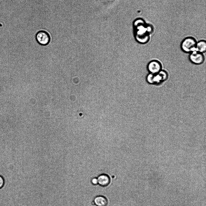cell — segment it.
Masks as SVG:
<instances>
[{
	"label": "cell",
	"instance_id": "obj_1",
	"mask_svg": "<svg viewBox=\"0 0 206 206\" xmlns=\"http://www.w3.org/2000/svg\"><path fill=\"white\" fill-rule=\"evenodd\" d=\"M133 25L134 36L136 41L141 44L148 43L150 40V35L153 32L152 26L147 24L141 18L135 19Z\"/></svg>",
	"mask_w": 206,
	"mask_h": 206
},
{
	"label": "cell",
	"instance_id": "obj_2",
	"mask_svg": "<svg viewBox=\"0 0 206 206\" xmlns=\"http://www.w3.org/2000/svg\"><path fill=\"white\" fill-rule=\"evenodd\" d=\"M197 42L193 37H187L181 41L180 44V49L184 53L189 54L195 50Z\"/></svg>",
	"mask_w": 206,
	"mask_h": 206
},
{
	"label": "cell",
	"instance_id": "obj_3",
	"mask_svg": "<svg viewBox=\"0 0 206 206\" xmlns=\"http://www.w3.org/2000/svg\"><path fill=\"white\" fill-rule=\"evenodd\" d=\"M36 39L37 43L40 45L46 46L51 42V37L46 31H40L36 34Z\"/></svg>",
	"mask_w": 206,
	"mask_h": 206
},
{
	"label": "cell",
	"instance_id": "obj_4",
	"mask_svg": "<svg viewBox=\"0 0 206 206\" xmlns=\"http://www.w3.org/2000/svg\"><path fill=\"white\" fill-rule=\"evenodd\" d=\"M188 59L191 63L196 65H201L205 61L204 54L196 50L189 53Z\"/></svg>",
	"mask_w": 206,
	"mask_h": 206
},
{
	"label": "cell",
	"instance_id": "obj_5",
	"mask_svg": "<svg viewBox=\"0 0 206 206\" xmlns=\"http://www.w3.org/2000/svg\"><path fill=\"white\" fill-rule=\"evenodd\" d=\"M147 69L148 73L156 74L162 69V65L160 62L158 60H152L147 64Z\"/></svg>",
	"mask_w": 206,
	"mask_h": 206
},
{
	"label": "cell",
	"instance_id": "obj_6",
	"mask_svg": "<svg viewBox=\"0 0 206 206\" xmlns=\"http://www.w3.org/2000/svg\"><path fill=\"white\" fill-rule=\"evenodd\" d=\"M98 185L103 187L108 186L111 182V179L109 176L105 173L101 174L97 177Z\"/></svg>",
	"mask_w": 206,
	"mask_h": 206
},
{
	"label": "cell",
	"instance_id": "obj_7",
	"mask_svg": "<svg viewBox=\"0 0 206 206\" xmlns=\"http://www.w3.org/2000/svg\"><path fill=\"white\" fill-rule=\"evenodd\" d=\"M93 203L95 206H107L108 201L105 197L99 195L94 198Z\"/></svg>",
	"mask_w": 206,
	"mask_h": 206
},
{
	"label": "cell",
	"instance_id": "obj_8",
	"mask_svg": "<svg viewBox=\"0 0 206 206\" xmlns=\"http://www.w3.org/2000/svg\"><path fill=\"white\" fill-rule=\"evenodd\" d=\"M195 50L203 54L205 53L206 51V41L201 40L197 42Z\"/></svg>",
	"mask_w": 206,
	"mask_h": 206
},
{
	"label": "cell",
	"instance_id": "obj_9",
	"mask_svg": "<svg viewBox=\"0 0 206 206\" xmlns=\"http://www.w3.org/2000/svg\"><path fill=\"white\" fill-rule=\"evenodd\" d=\"M154 74L148 73L146 75L145 78L146 81L149 84L154 85Z\"/></svg>",
	"mask_w": 206,
	"mask_h": 206
},
{
	"label": "cell",
	"instance_id": "obj_10",
	"mask_svg": "<svg viewBox=\"0 0 206 206\" xmlns=\"http://www.w3.org/2000/svg\"><path fill=\"white\" fill-rule=\"evenodd\" d=\"M159 72L162 76L164 82L166 81L168 77L167 72L166 70L162 69Z\"/></svg>",
	"mask_w": 206,
	"mask_h": 206
},
{
	"label": "cell",
	"instance_id": "obj_11",
	"mask_svg": "<svg viewBox=\"0 0 206 206\" xmlns=\"http://www.w3.org/2000/svg\"><path fill=\"white\" fill-rule=\"evenodd\" d=\"M90 182L91 184L93 185H98L97 177H94L92 178L91 179Z\"/></svg>",
	"mask_w": 206,
	"mask_h": 206
},
{
	"label": "cell",
	"instance_id": "obj_12",
	"mask_svg": "<svg viewBox=\"0 0 206 206\" xmlns=\"http://www.w3.org/2000/svg\"><path fill=\"white\" fill-rule=\"evenodd\" d=\"M4 184V181L2 178L0 176V188L2 187Z\"/></svg>",
	"mask_w": 206,
	"mask_h": 206
},
{
	"label": "cell",
	"instance_id": "obj_13",
	"mask_svg": "<svg viewBox=\"0 0 206 206\" xmlns=\"http://www.w3.org/2000/svg\"><path fill=\"white\" fill-rule=\"evenodd\" d=\"M102 1L105 2V3H109L110 2L114 0H101Z\"/></svg>",
	"mask_w": 206,
	"mask_h": 206
}]
</instances>
